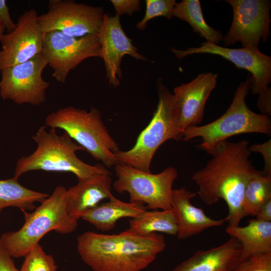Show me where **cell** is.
Instances as JSON below:
<instances>
[{
  "mask_svg": "<svg viewBox=\"0 0 271 271\" xmlns=\"http://www.w3.org/2000/svg\"><path fill=\"white\" fill-rule=\"evenodd\" d=\"M249 142L227 140L220 142L206 151L211 158L203 168L195 172L192 180L198 186L197 194L207 205L220 199L227 205L225 218L228 226H238L246 217L242 200L246 185L256 170L249 160Z\"/></svg>",
  "mask_w": 271,
  "mask_h": 271,
  "instance_id": "obj_1",
  "label": "cell"
},
{
  "mask_svg": "<svg viewBox=\"0 0 271 271\" xmlns=\"http://www.w3.org/2000/svg\"><path fill=\"white\" fill-rule=\"evenodd\" d=\"M166 246L162 234L141 236L127 230L114 234L87 231L77 239L78 254L93 271H142Z\"/></svg>",
  "mask_w": 271,
  "mask_h": 271,
  "instance_id": "obj_2",
  "label": "cell"
},
{
  "mask_svg": "<svg viewBox=\"0 0 271 271\" xmlns=\"http://www.w3.org/2000/svg\"><path fill=\"white\" fill-rule=\"evenodd\" d=\"M33 140L37 148L31 155L19 159L16 164L14 177L33 171L69 172L74 174L78 181L100 174L110 173L100 164H87L76 156L78 151H85L65 132L57 134L56 129H47L40 126Z\"/></svg>",
  "mask_w": 271,
  "mask_h": 271,
  "instance_id": "obj_3",
  "label": "cell"
},
{
  "mask_svg": "<svg viewBox=\"0 0 271 271\" xmlns=\"http://www.w3.org/2000/svg\"><path fill=\"white\" fill-rule=\"evenodd\" d=\"M66 188L58 186L52 194L40 202L34 211L24 214L25 222L17 231L4 233L0 241L13 258L25 256L51 231L68 234L77 228V221L67 211Z\"/></svg>",
  "mask_w": 271,
  "mask_h": 271,
  "instance_id": "obj_4",
  "label": "cell"
},
{
  "mask_svg": "<svg viewBox=\"0 0 271 271\" xmlns=\"http://www.w3.org/2000/svg\"><path fill=\"white\" fill-rule=\"evenodd\" d=\"M158 102L148 125L142 130L134 145L125 151H118L114 156L118 163L151 172L150 166L158 148L166 141L182 140L178 129L179 109L176 99L161 78L157 83Z\"/></svg>",
  "mask_w": 271,
  "mask_h": 271,
  "instance_id": "obj_5",
  "label": "cell"
},
{
  "mask_svg": "<svg viewBox=\"0 0 271 271\" xmlns=\"http://www.w3.org/2000/svg\"><path fill=\"white\" fill-rule=\"evenodd\" d=\"M45 122L46 126L51 128L63 129L106 167H114L118 164L114 154L119 149L96 108L91 107L89 111L72 106L60 108L49 114Z\"/></svg>",
  "mask_w": 271,
  "mask_h": 271,
  "instance_id": "obj_6",
  "label": "cell"
},
{
  "mask_svg": "<svg viewBox=\"0 0 271 271\" xmlns=\"http://www.w3.org/2000/svg\"><path fill=\"white\" fill-rule=\"evenodd\" d=\"M250 89L249 77L237 87L232 101L224 113L207 124L188 127L183 131L182 140L201 138L202 142L198 147L206 151L232 136L247 133L270 134L269 116L256 113L246 105L245 99Z\"/></svg>",
  "mask_w": 271,
  "mask_h": 271,
  "instance_id": "obj_7",
  "label": "cell"
},
{
  "mask_svg": "<svg viewBox=\"0 0 271 271\" xmlns=\"http://www.w3.org/2000/svg\"><path fill=\"white\" fill-rule=\"evenodd\" d=\"M114 169L117 179L113 188L117 193H128L130 202L147 204V208L151 210L172 209L173 185L178 177L174 167H168L158 174L120 163Z\"/></svg>",
  "mask_w": 271,
  "mask_h": 271,
  "instance_id": "obj_8",
  "label": "cell"
},
{
  "mask_svg": "<svg viewBox=\"0 0 271 271\" xmlns=\"http://www.w3.org/2000/svg\"><path fill=\"white\" fill-rule=\"evenodd\" d=\"M48 8L46 13L37 17L42 32L57 31L76 38L96 35L105 14L102 7L71 0H50Z\"/></svg>",
  "mask_w": 271,
  "mask_h": 271,
  "instance_id": "obj_9",
  "label": "cell"
},
{
  "mask_svg": "<svg viewBox=\"0 0 271 271\" xmlns=\"http://www.w3.org/2000/svg\"><path fill=\"white\" fill-rule=\"evenodd\" d=\"M53 69L57 81L65 82L69 73L90 57L101 58L100 44L96 35L76 38L53 31L44 34L41 52Z\"/></svg>",
  "mask_w": 271,
  "mask_h": 271,
  "instance_id": "obj_10",
  "label": "cell"
},
{
  "mask_svg": "<svg viewBox=\"0 0 271 271\" xmlns=\"http://www.w3.org/2000/svg\"><path fill=\"white\" fill-rule=\"evenodd\" d=\"M47 65V60L41 53L26 62L1 70V97L17 104L43 103L50 86L42 77Z\"/></svg>",
  "mask_w": 271,
  "mask_h": 271,
  "instance_id": "obj_11",
  "label": "cell"
},
{
  "mask_svg": "<svg viewBox=\"0 0 271 271\" xmlns=\"http://www.w3.org/2000/svg\"><path fill=\"white\" fill-rule=\"evenodd\" d=\"M232 7L233 19L230 28L223 37L225 47L237 42L242 47L258 48L261 40L270 36V9L268 0H226Z\"/></svg>",
  "mask_w": 271,
  "mask_h": 271,
  "instance_id": "obj_12",
  "label": "cell"
},
{
  "mask_svg": "<svg viewBox=\"0 0 271 271\" xmlns=\"http://www.w3.org/2000/svg\"><path fill=\"white\" fill-rule=\"evenodd\" d=\"M171 50L178 59L196 54L220 56L236 67L251 73L250 90L253 94L260 95L270 89L268 85L271 82V57L261 52L258 48H229L206 41L198 47Z\"/></svg>",
  "mask_w": 271,
  "mask_h": 271,
  "instance_id": "obj_13",
  "label": "cell"
},
{
  "mask_svg": "<svg viewBox=\"0 0 271 271\" xmlns=\"http://www.w3.org/2000/svg\"><path fill=\"white\" fill-rule=\"evenodd\" d=\"M34 9L25 11L18 18L15 28L1 39L0 71L26 62L42 52L44 33Z\"/></svg>",
  "mask_w": 271,
  "mask_h": 271,
  "instance_id": "obj_14",
  "label": "cell"
},
{
  "mask_svg": "<svg viewBox=\"0 0 271 271\" xmlns=\"http://www.w3.org/2000/svg\"><path fill=\"white\" fill-rule=\"evenodd\" d=\"M96 35L100 44L106 77L110 86L116 87L120 84L118 78L121 79L122 76L120 63L124 55H128L139 60H147L146 57L138 53L137 48L125 34L118 15L110 16L105 13Z\"/></svg>",
  "mask_w": 271,
  "mask_h": 271,
  "instance_id": "obj_15",
  "label": "cell"
},
{
  "mask_svg": "<svg viewBox=\"0 0 271 271\" xmlns=\"http://www.w3.org/2000/svg\"><path fill=\"white\" fill-rule=\"evenodd\" d=\"M217 77L218 74L211 72L201 73L191 81L174 89L179 109L178 129L181 134L188 127L201 122L206 101L216 86Z\"/></svg>",
  "mask_w": 271,
  "mask_h": 271,
  "instance_id": "obj_16",
  "label": "cell"
},
{
  "mask_svg": "<svg viewBox=\"0 0 271 271\" xmlns=\"http://www.w3.org/2000/svg\"><path fill=\"white\" fill-rule=\"evenodd\" d=\"M196 193L182 187L173 189L171 206L177 225L176 236L180 240L185 239L204 230L223 225L225 218L213 219L207 216L200 208L195 206L191 200Z\"/></svg>",
  "mask_w": 271,
  "mask_h": 271,
  "instance_id": "obj_17",
  "label": "cell"
},
{
  "mask_svg": "<svg viewBox=\"0 0 271 271\" xmlns=\"http://www.w3.org/2000/svg\"><path fill=\"white\" fill-rule=\"evenodd\" d=\"M110 175L111 173L97 174L78 181L76 185L67 189V208L71 218L78 220L102 200L114 197L111 193Z\"/></svg>",
  "mask_w": 271,
  "mask_h": 271,
  "instance_id": "obj_18",
  "label": "cell"
},
{
  "mask_svg": "<svg viewBox=\"0 0 271 271\" xmlns=\"http://www.w3.org/2000/svg\"><path fill=\"white\" fill-rule=\"evenodd\" d=\"M239 242L230 237L223 243L195 252L172 271H234L241 258Z\"/></svg>",
  "mask_w": 271,
  "mask_h": 271,
  "instance_id": "obj_19",
  "label": "cell"
},
{
  "mask_svg": "<svg viewBox=\"0 0 271 271\" xmlns=\"http://www.w3.org/2000/svg\"><path fill=\"white\" fill-rule=\"evenodd\" d=\"M146 210L147 207L143 203H126L114 197L87 210L81 218L93 225L97 230L108 231L115 226L120 219L134 218Z\"/></svg>",
  "mask_w": 271,
  "mask_h": 271,
  "instance_id": "obj_20",
  "label": "cell"
},
{
  "mask_svg": "<svg viewBox=\"0 0 271 271\" xmlns=\"http://www.w3.org/2000/svg\"><path fill=\"white\" fill-rule=\"evenodd\" d=\"M225 231L239 242L241 260L257 253L271 251V222L252 219L245 226H227Z\"/></svg>",
  "mask_w": 271,
  "mask_h": 271,
  "instance_id": "obj_21",
  "label": "cell"
},
{
  "mask_svg": "<svg viewBox=\"0 0 271 271\" xmlns=\"http://www.w3.org/2000/svg\"><path fill=\"white\" fill-rule=\"evenodd\" d=\"M49 195L30 190L22 185L18 178L14 177L0 180V214L5 208L17 207L21 210H33L35 203L41 202Z\"/></svg>",
  "mask_w": 271,
  "mask_h": 271,
  "instance_id": "obj_22",
  "label": "cell"
},
{
  "mask_svg": "<svg viewBox=\"0 0 271 271\" xmlns=\"http://www.w3.org/2000/svg\"><path fill=\"white\" fill-rule=\"evenodd\" d=\"M177 225L172 209L146 210L129 221L128 231L141 236L162 232L176 236Z\"/></svg>",
  "mask_w": 271,
  "mask_h": 271,
  "instance_id": "obj_23",
  "label": "cell"
},
{
  "mask_svg": "<svg viewBox=\"0 0 271 271\" xmlns=\"http://www.w3.org/2000/svg\"><path fill=\"white\" fill-rule=\"evenodd\" d=\"M173 16L188 23L200 37L216 44L222 39V34L209 26L204 20L200 2L198 0H183L177 3Z\"/></svg>",
  "mask_w": 271,
  "mask_h": 271,
  "instance_id": "obj_24",
  "label": "cell"
},
{
  "mask_svg": "<svg viewBox=\"0 0 271 271\" xmlns=\"http://www.w3.org/2000/svg\"><path fill=\"white\" fill-rule=\"evenodd\" d=\"M271 199V176L256 170L248 180L243 196L245 216H256L261 207Z\"/></svg>",
  "mask_w": 271,
  "mask_h": 271,
  "instance_id": "obj_25",
  "label": "cell"
},
{
  "mask_svg": "<svg viewBox=\"0 0 271 271\" xmlns=\"http://www.w3.org/2000/svg\"><path fill=\"white\" fill-rule=\"evenodd\" d=\"M24 257L20 271H57L58 266L53 256L46 254L39 243Z\"/></svg>",
  "mask_w": 271,
  "mask_h": 271,
  "instance_id": "obj_26",
  "label": "cell"
},
{
  "mask_svg": "<svg viewBox=\"0 0 271 271\" xmlns=\"http://www.w3.org/2000/svg\"><path fill=\"white\" fill-rule=\"evenodd\" d=\"M145 16L136 25L138 30H144L148 22L157 17H165L171 19L174 8L177 3L175 0H146Z\"/></svg>",
  "mask_w": 271,
  "mask_h": 271,
  "instance_id": "obj_27",
  "label": "cell"
},
{
  "mask_svg": "<svg viewBox=\"0 0 271 271\" xmlns=\"http://www.w3.org/2000/svg\"><path fill=\"white\" fill-rule=\"evenodd\" d=\"M234 271H271V251L250 255L242 260Z\"/></svg>",
  "mask_w": 271,
  "mask_h": 271,
  "instance_id": "obj_28",
  "label": "cell"
},
{
  "mask_svg": "<svg viewBox=\"0 0 271 271\" xmlns=\"http://www.w3.org/2000/svg\"><path fill=\"white\" fill-rule=\"evenodd\" d=\"M249 148L251 153L257 152L262 155L264 166L262 172L265 175L271 176V140L252 145Z\"/></svg>",
  "mask_w": 271,
  "mask_h": 271,
  "instance_id": "obj_29",
  "label": "cell"
},
{
  "mask_svg": "<svg viewBox=\"0 0 271 271\" xmlns=\"http://www.w3.org/2000/svg\"><path fill=\"white\" fill-rule=\"evenodd\" d=\"M110 2L119 17L124 14L131 16L133 12L141 10V2L139 0H111Z\"/></svg>",
  "mask_w": 271,
  "mask_h": 271,
  "instance_id": "obj_30",
  "label": "cell"
},
{
  "mask_svg": "<svg viewBox=\"0 0 271 271\" xmlns=\"http://www.w3.org/2000/svg\"><path fill=\"white\" fill-rule=\"evenodd\" d=\"M0 271H20L15 264L13 257L0 241Z\"/></svg>",
  "mask_w": 271,
  "mask_h": 271,
  "instance_id": "obj_31",
  "label": "cell"
},
{
  "mask_svg": "<svg viewBox=\"0 0 271 271\" xmlns=\"http://www.w3.org/2000/svg\"><path fill=\"white\" fill-rule=\"evenodd\" d=\"M0 20L4 24L8 33L15 28L16 23L12 19L7 1L5 0H0Z\"/></svg>",
  "mask_w": 271,
  "mask_h": 271,
  "instance_id": "obj_32",
  "label": "cell"
},
{
  "mask_svg": "<svg viewBox=\"0 0 271 271\" xmlns=\"http://www.w3.org/2000/svg\"><path fill=\"white\" fill-rule=\"evenodd\" d=\"M271 90L259 95L257 105L262 114L269 116L271 114Z\"/></svg>",
  "mask_w": 271,
  "mask_h": 271,
  "instance_id": "obj_33",
  "label": "cell"
},
{
  "mask_svg": "<svg viewBox=\"0 0 271 271\" xmlns=\"http://www.w3.org/2000/svg\"><path fill=\"white\" fill-rule=\"evenodd\" d=\"M256 216V219L258 220L271 222V199L268 200L261 207Z\"/></svg>",
  "mask_w": 271,
  "mask_h": 271,
  "instance_id": "obj_34",
  "label": "cell"
},
{
  "mask_svg": "<svg viewBox=\"0 0 271 271\" xmlns=\"http://www.w3.org/2000/svg\"><path fill=\"white\" fill-rule=\"evenodd\" d=\"M6 27L3 22L0 20V40L2 36L4 34Z\"/></svg>",
  "mask_w": 271,
  "mask_h": 271,
  "instance_id": "obj_35",
  "label": "cell"
}]
</instances>
